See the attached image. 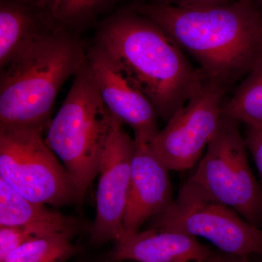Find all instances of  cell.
I'll use <instances>...</instances> for the list:
<instances>
[{"label": "cell", "instance_id": "cell-12", "mask_svg": "<svg viewBox=\"0 0 262 262\" xmlns=\"http://www.w3.org/2000/svg\"><path fill=\"white\" fill-rule=\"evenodd\" d=\"M134 140L124 235L140 231L146 221L159 214L173 201L170 170L149 143Z\"/></svg>", "mask_w": 262, "mask_h": 262}, {"label": "cell", "instance_id": "cell-11", "mask_svg": "<svg viewBox=\"0 0 262 262\" xmlns=\"http://www.w3.org/2000/svg\"><path fill=\"white\" fill-rule=\"evenodd\" d=\"M113 261L250 262L249 258L232 256L214 246L201 244L193 236L148 229L125 234L110 255Z\"/></svg>", "mask_w": 262, "mask_h": 262}, {"label": "cell", "instance_id": "cell-18", "mask_svg": "<svg viewBox=\"0 0 262 262\" xmlns=\"http://www.w3.org/2000/svg\"><path fill=\"white\" fill-rule=\"evenodd\" d=\"M108 0H51L49 10L53 18L71 21L85 17Z\"/></svg>", "mask_w": 262, "mask_h": 262}, {"label": "cell", "instance_id": "cell-14", "mask_svg": "<svg viewBox=\"0 0 262 262\" xmlns=\"http://www.w3.org/2000/svg\"><path fill=\"white\" fill-rule=\"evenodd\" d=\"M50 30L27 4L2 0L0 5V68L10 62Z\"/></svg>", "mask_w": 262, "mask_h": 262}, {"label": "cell", "instance_id": "cell-13", "mask_svg": "<svg viewBox=\"0 0 262 262\" xmlns=\"http://www.w3.org/2000/svg\"><path fill=\"white\" fill-rule=\"evenodd\" d=\"M0 225L44 227L58 233L75 234L80 222L73 217L53 211L45 204L20 195L0 179Z\"/></svg>", "mask_w": 262, "mask_h": 262}, {"label": "cell", "instance_id": "cell-4", "mask_svg": "<svg viewBox=\"0 0 262 262\" xmlns=\"http://www.w3.org/2000/svg\"><path fill=\"white\" fill-rule=\"evenodd\" d=\"M74 77L64 101L48 125L45 140L68 172L80 203L99 173L112 133L121 121L101 99L87 60Z\"/></svg>", "mask_w": 262, "mask_h": 262}, {"label": "cell", "instance_id": "cell-20", "mask_svg": "<svg viewBox=\"0 0 262 262\" xmlns=\"http://www.w3.org/2000/svg\"><path fill=\"white\" fill-rule=\"evenodd\" d=\"M161 4L179 8H191V7L209 6L226 4L230 3L229 0H162Z\"/></svg>", "mask_w": 262, "mask_h": 262}, {"label": "cell", "instance_id": "cell-24", "mask_svg": "<svg viewBox=\"0 0 262 262\" xmlns=\"http://www.w3.org/2000/svg\"><path fill=\"white\" fill-rule=\"evenodd\" d=\"M260 8H261V11H262V3H261V7H260Z\"/></svg>", "mask_w": 262, "mask_h": 262}, {"label": "cell", "instance_id": "cell-7", "mask_svg": "<svg viewBox=\"0 0 262 262\" xmlns=\"http://www.w3.org/2000/svg\"><path fill=\"white\" fill-rule=\"evenodd\" d=\"M239 122L222 115L206 154L189 178L249 223L262 227V187L253 175Z\"/></svg>", "mask_w": 262, "mask_h": 262}, {"label": "cell", "instance_id": "cell-23", "mask_svg": "<svg viewBox=\"0 0 262 262\" xmlns=\"http://www.w3.org/2000/svg\"><path fill=\"white\" fill-rule=\"evenodd\" d=\"M260 257H261V259H260L259 262H262V256H260Z\"/></svg>", "mask_w": 262, "mask_h": 262}, {"label": "cell", "instance_id": "cell-10", "mask_svg": "<svg viewBox=\"0 0 262 262\" xmlns=\"http://www.w3.org/2000/svg\"><path fill=\"white\" fill-rule=\"evenodd\" d=\"M87 63L108 110L122 123L131 127L134 139L149 143L159 132V116L149 98L98 45L87 55Z\"/></svg>", "mask_w": 262, "mask_h": 262}, {"label": "cell", "instance_id": "cell-19", "mask_svg": "<svg viewBox=\"0 0 262 262\" xmlns=\"http://www.w3.org/2000/svg\"><path fill=\"white\" fill-rule=\"evenodd\" d=\"M244 139L247 149L252 155L262 182V125L247 127Z\"/></svg>", "mask_w": 262, "mask_h": 262}, {"label": "cell", "instance_id": "cell-21", "mask_svg": "<svg viewBox=\"0 0 262 262\" xmlns=\"http://www.w3.org/2000/svg\"><path fill=\"white\" fill-rule=\"evenodd\" d=\"M14 1L20 2L24 4L36 5L37 7H48L49 9L51 0H14Z\"/></svg>", "mask_w": 262, "mask_h": 262}, {"label": "cell", "instance_id": "cell-22", "mask_svg": "<svg viewBox=\"0 0 262 262\" xmlns=\"http://www.w3.org/2000/svg\"><path fill=\"white\" fill-rule=\"evenodd\" d=\"M255 2H256V3L258 5V6L261 7L262 0H255Z\"/></svg>", "mask_w": 262, "mask_h": 262}, {"label": "cell", "instance_id": "cell-17", "mask_svg": "<svg viewBox=\"0 0 262 262\" xmlns=\"http://www.w3.org/2000/svg\"><path fill=\"white\" fill-rule=\"evenodd\" d=\"M57 233L44 227L0 225V262L4 261L10 253L22 245Z\"/></svg>", "mask_w": 262, "mask_h": 262}, {"label": "cell", "instance_id": "cell-15", "mask_svg": "<svg viewBox=\"0 0 262 262\" xmlns=\"http://www.w3.org/2000/svg\"><path fill=\"white\" fill-rule=\"evenodd\" d=\"M222 115L246 127L262 125V50L235 94L224 103Z\"/></svg>", "mask_w": 262, "mask_h": 262}, {"label": "cell", "instance_id": "cell-3", "mask_svg": "<svg viewBox=\"0 0 262 262\" xmlns=\"http://www.w3.org/2000/svg\"><path fill=\"white\" fill-rule=\"evenodd\" d=\"M86 60L72 38L44 34L1 70L0 125L48 127L60 90Z\"/></svg>", "mask_w": 262, "mask_h": 262}, {"label": "cell", "instance_id": "cell-16", "mask_svg": "<svg viewBox=\"0 0 262 262\" xmlns=\"http://www.w3.org/2000/svg\"><path fill=\"white\" fill-rule=\"evenodd\" d=\"M73 234L57 233L22 245L3 262H66L78 252Z\"/></svg>", "mask_w": 262, "mask_h": 262}, {"label": "cell", "instance_id": "cell-1", "mask_svg": "<svg viewBox=\"0 0 262 262\" xmlns=\"http://www.w3.org/2000/svg\"><path fill=\"white\" fill-rule=\"evenodd\" d=\"M139 10L194 58L208 80L225 89L247 75L262 50V11L254 0Z\"/></svg>", "mask_w": 262, "mask_h": 262}, {"label": "cell", "instance_id": "cell-2", "mask_svg": "<svg viewBox=\"0 0 262 262\" xmlns=\"http://www.w3.org/2000/svg\"><path fill=\"white\" fill-rule=\"evenodd\" d=\"M98 46L167 122L208 81L175 41L145 16L122 15L110 20L100 34Z\"/></svg>", "mask_w": 262, "mask_h": 262}, {"label": "cell", "instance_id": "cell-9", "mask_svg": "<svg viewBox=\"0 0 262 262\" xmlns=\"http://www.w3.org/2000/svg\"><path fill=\"white\" fill-rule=\"evenodd\" d=\"M120 122L114 129L101 158L96 191V213L90 229L91 241L102 244L123 237L135 140Z\"/></svg>", "mask_w": 262, "mask_h": 262}, {"label": "cell", "instance_id": "cell-5", "mask_svg": "<svg viewBox=\"0 0 262 262\" xmlns=\"http://www.w3.org/2000/svg\"><path fill=\"white\" fill-rule=\"evenodd\" d=\"M151 222V229L206 239L232 256H262V229L245 220L189 179L177 198Z\"/></svg>", "mask_w": 262, "mask_h": 262}, {"label": "cell", "instance_id": "cell-6", "mask_svg": "<svg viewBox=\"0 0 262 262\" xmlns=\"http://www.w3.org/2000/svg\"><path fill=\"white\" fill-rule=\"evenodd\" d=\"M44 129L0 125V179L34 203H78L68 172L43 139Z\"/></svg>", "mask_w": 262, "mask_h": 262}, {"label": "cell", "instance_id": "cell-8", "mask_svg": "<svg viewBox=\"0 0 262 262\" xmlns=\"http://www.w3.org/2000/svg\"><path fill=\"white\" fill-rule=\"evenodd\" d=\"M225 88L208 80L149 143L170 170L194 168L216 134L222 117Z\"/></svg>", "mask_w": 262, "mask_h": 262}]
</instances>
